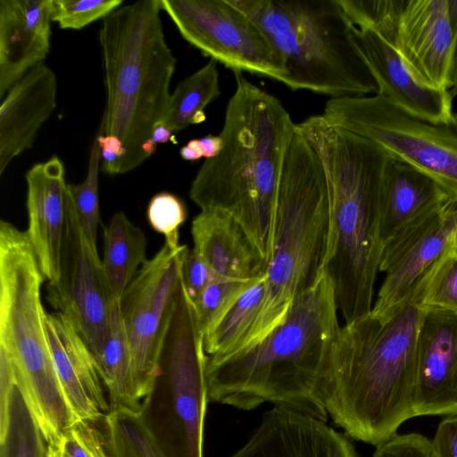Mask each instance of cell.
Wrapping results in <instances>:
<instances>
[{"label":"cell","mask_w":457,"mask_h":457,"mask_svg":"<svg viewBox=\"0 0 457 457\" xmlns=\"http://www.w3.org/2000/svg\"><path fill=\"white\" fill-rule=\"evenodd\" d=\"M337 312L325 270L262 340L220 361H206L208 400L245 411L270 403L327 421L322 385L341 328Z\"/></svg>","instance_id":"cell-1"},{"label":"cell","mask_w":457,"mask_h":457,"mask_svg":"<svg viewBox=\"0 0 457 457\" xmlns=\"http://www.w3.org/2000/svg\"><path fill=\"white\" fill-rule=\"evenodd\" d=\"M423 309L405 304L386 320L370 312L340 328L322 385L334 423L375 446L414 417L417 337Z\"/></svg>","instance_id":"cell-2"},{"label":"cell","mask_w":457,"mask_h":457,"mask_svg":"<svg viewBox=\"0 0 457 457\" xmlns=\"http://www.w3.org/2000/svg\"><path fill=\"white\" fill-rule=\"evenodd\" d=\"M220 136L221 152L206 159L189 196L201 211L225 212L238 221L268 262L279 182L296 124L278 98L234 72Z\"/></svg>","instance_id":"cell-3"},{"label":"cell","mask_w":457,"mask_h":457,"mask_svg":"<svg viewBox=\"0 0 457 457\" xmlns=\"http://www.w3.org/2000/svg\"><path fill=\"white\" fill-rule=\"evenodd\" d=\"M296 128L316 152L328 181L333 240L325 270L337 310L350 323L372 309L383 250V183L391 157L375 143L328 124L322 114Z\"/></svg>","instance_id":"cell-4"},{"label":"cell","mask_w":457,"mask_h":457,"mask_svg":"<svg viewBox=\"0 0 457 457\" xmlns=\"http://www.w3.org/2000/svg\"><path fill=\"white\" fill-rule=\"evenodd\" d=\"M161 12L160 0L123 5L103 20L99 31L106 104L98 134L123 145L116 175L135 170L157 150L153 132L167 111L177 62Z\"/></svg>","instance_id":"cell-5"},{"label":"cell","mask_w":457,"mask_h":457,"mask_svg":"<svg viewBox=\"0 0 457 457\" xmlns=\"http://www.w3.org/2000/svg\"><path fill=\"white\" fill-rule=\"evenodd\" d=\"M332 240L328 181L316 152L296 128L279 182L266 297L245 349L283 323L294 301L323 276Z\"/></svg>","instance_id":"cell-6"},{"label":"cell","mask_w":457,"mask_h":457,"mask_svg":"<svg viewBox=\"0 0 457 457\" xmlns=\"http://www.w3.org/2000/svg\"><path fill=\"white\" fill-rule=\"evenodd\" d=\"M45 277L26 234L0 222V359L4 360L47 441L58 446L75 421L54 365L41 301Z\"/></svg>","instance_id":"cell-7"},{"label":"cell","mask_w":457,"mask_h":457,"mask_svg":"<svg viewBox=\"0 0 457 457\" xmlns=\"http://www.w3.org/2000/svg\"><path fill=\"white\" fill-rule=\"evenodd\" d=\"M263 32L287 70L283 84L331 98L377 94L338 0H229Z\"/></svg>","instance_id":"cell-8"},{"label":"cell","mask_w":457,"mask_h":457,"mask_svg":"<svg viewBox=\"0 0 457 457\" xmlns=\"http://www.w3.org/2000/svg\"><path fill=\"white\" fill-rule=\"evenodd\" d=\"M207 354L194 302L181 278L158 359V371L140 416L166 457H204L208 403Z\"/></svg>","instance_id":"cell-9"},{"label":"cell","mask_w":457,"mask_h":457,"mask_svg":"<svg viewBox=\"0 0 457 457\" xmlns=\"http://www.w3.org/2000/svg\"><path fill=\"white\" fill-rule=\"evenodd\" d=\"M322 116L438 183L457 202V132L416 119L378 94L330 98Z\"/></svg>","instance_id":"cell-10"},{"label":"cell","mask_w":457,"mask_h":457,"mask_svg":"<svg viewBox=\"0 0 457 457\" xmlns=\"http://www.w3.org/2000/svg\"><path fill=\"white\" fill-rule=\"evenodd\" d=\"M181 37L231 69L284 83V62L259 27L229 0H160Z\"/></svg>","instance_id":"cell-11"},{"label":"cell","mask_w":457,"mask_h":457,"mask_svg":"<svg viewBox=\"0 0 457 457\" xmlns=\"http://www.w3.org/2000/svg\"><path fill=\"white\" fill-rule=\"evenodd\" d=\"M187 246L164 242L122 294L120 313L141 402L158 371V359L175 308Z\"/></svg>","instance_id":"cell-12"},{"label":"cell","mask_w":457,"mask_h":457,"mask_svg":"<svg viewBox=\"0 0 457 457\" xmlns=\"http://www.w3.org/2000/svg\"><path fill=\"white\" fill-rule=\"evenodd\" d=\"M60 270L58 282L47 285L46 300L71 323L96 362L105 343L114 299L97 249L86 237L68 194Z\"/></svg>","instance_id":"cell-13"},{"label":"cell","mask_w":457,"mask_h":457,"mask_svg":"<svg viewBox=\"0 0 457 457\" xmlns=\"http://www.w3.org/2000/svg\"><path fill=\"white\" fill-rule=\"evenodd\" d=\"M456 232L457 202L450 199L386 242L379 263V271L386 277L370 313L386 320L402 309L415 285L453 242Z\"/></svg>","instance_id":"cell-14"},{"label":"cell","mask_w":457,"mask_h":457,"mask_svg":"<svg viewBox=\"0 0 457 457\" xmlns=\"http://www.w3.org/2000/svg\"><path fill=\"white\" fill-rule=\"evenodd\" d=\"M391 44L420 83L451 87L454 34L447 0H402Z\"/></svg>","instance_id":"cell-15"},{"label":"cell","mask_w":457,"mask_h":457,"mask_svg":"<svg viewBox=\"0 0 457 457\" xmlns=\"http://www.w3.org/2000/svg\"><path fill=\"white\" fill-rule=\"evenodd\" d=\"M356 47L378 86L377 94L405 113L433 125L453 123L451 91L420 83L395 48L370 27L353 28Z\"/></svg>","instance_id":"cell-16"},{"label":"cell","mask_w":457,"mask_h":457,"mask_svg":"<svg viewBox=\"0 0 457 457\" xmlns=\"http://www.w3.org/2000/svg\"><path fill=\"white\" fill-rule=\"evenodd\" d=\"M413 414H457L456 313L423 310L417 337Z\"/></svg>","instance_id":"cell-17"},{"label":"cell","mask_w":457,"mask_h":457,"mask_svg":"<svg viewBox=\"0 0 457 457\" xmlns=\"http://www.w3.org/2000/svg\"><path fill=\"white\" fill-rule=\"evenodd\" d=\"M230 457H359L344 434L326 421L274 406Z\"/></svg>","instance_id":"cell-18"},{"label":"cell","mask_w":457,"mask_h":457,"mask_svg":"<svg viewBox=\"0 0 457 457\" xmlns=\"http://www.w3.org/2000/svg\"><path fill=\"white\" fill-rule=\"evenodd\" d=\"M29 224L26 234L48 285L60 278L67 216L64 166L58 156L34 164L25 175Z\"/></svg>","instance_id":"cell-19"},{"label":"cell","mask_w":457,"mask_h":457,"mask_svg":"<svg viewBox=\"0 0 457 457\" xmlns=\"http://www.w3.org/2000/svg\"><path fill=\"white\" fill-rule=\"evenodd\" d=\"M46 325L55 371L75 420H104L110 404L90 350L62 313H46Z\"/></svg>","instance_id":"cell-20"},{"label":"cell","mask_w":457,"mask_h":457,"mask_svg":"<svg viewBox=\"0 0 457 457\" xmlns=\"http://www.w3.org/2000/svg\"><path fill=\"white\" fill-rule=\"evenodd\" d=\"M53 0L0 1V98L50 51Z\"/></svg>","instance_id":"cell-21"},{"label":"cell","mask_w":457,"mask_h":457,"mask_svg":"<svg viewBox=\"0 0 457 457\" xmlns=\"http://www.w3.org/2000/svg\"><path fill=\"white\" fill-rule=\"evenodd\" d=\"M56 105L57 79L44 63L8 90L0 105V176L14 158L32 147Z\"/></svg>","instance_id":"cell-22"},{"label":"cell","mask_w":457,"mask_h":457,"mask_svg":"<svg viewBox=\"0 0 457 457\" xmlns=\"http://www.w3.org/2000/svg\"><path fill=\"white\" fill-rule=\"evenodd\" d=\"M193 250L220 278L253 280L265 275L267 262L230 215L201 211L192 221Z\"/></svg>","instance_id":"cell-23"},{"label":"cell","mask_w":457,"mask_h":457,"mask_svg":"<svg viewBox=\"0 0 457 457\" xmlns=\"http://www.w3.org/2000/svg\"><path fill=\"white\" fill-rule=\"evenodd\" d=\"M450 199L453 198L430 177L390 158L382 192L380 238L383 245L407 225Z\"/></svg>","instance_id":"cell-24"},{"label":"cell","mask_w":457,"mask_h":457,"mask_svg":"<svg viewBox=\"0 0 457 457\" xmlns=\"http://www.w3.org/2000/svg\"><path fill=\"white\" fill-rule=\"evenodd\" d=\"M0 457H51V445L4 360H0Z\"/></svg>","instance_id":"cell-25"},{"label":"cell","mask_w":457,"mask_h":457,"mask_svg":"<svg viewBox=\"0 0 457 457\" xmlns=\"http://www.w3.org/2000/svg\"><path fill=\"white\" fill-rule=\"evenodd\" d=\"M120 300L112 303L107 337L96 365L108 391L110 410L127 409L140 413L142 402L137 391Z\"/></svg>","instance_id":"cell-26"},{"label":"cell","mask_w":457,"mask_h":457,"mask_svg":"<svg viewBox=\"0 0 457 457\" xmlns=\"http://www.w3.org/2000/svg\"><path fill=\"white\" fill-rule=\"evenodd\" d=\"M146 237L122 212H116L104 232L103 270L114 300L122 294L147 262Z\"/></svg>","instance_id":"cell-27"},{"label":"cell","mask_w":457,"mask_h":457,"mask_svg":"<svg viewBox=\"0 0 457 457\" xmlns=\"http://www.w3.org/2000/svg\"><path fill=\"white\" fill-rule=\"evenodd\" d=\"M266 297V275L252 283L204 335L207 361H220L245 349L257 323Z\"/></svg>","instance_id":"cell-28"},{"label":"cell","mask_w":457,"mask_h":457,"mask_svg":"<svg viewBox=\"0 0 457 457\" xmlns=\"http://www.w3.org/2000/svg\"><path fill=\"white\" fill-rule=\"evenodd\" d=\"M217 63L210 59L205 65L177 85L158 125L175 133L205 120V107L220 95Z\"/></svg>","instance_id":"cell-29"},{"label":"cell","mask_w":457,"mask_h":457,"mask_svg":"<svg viewBox=\"0 0 457 457\" xmlns=\"http://www.w3.org/2000/svg\"><path fill=\"white\" fill-rule=\"evenodd\" d=\"M407 303L457 314V249L453 240L415 285Z\"/></svg>","instance_id":"cell-30"},{"label":"cell","mask_w":457,"mask_h":457,"mask_svg":"<svg viewBox=\"0 0 457 457\" xmlns=\"http://www.w3.org/2000/svg\"><path fill=\"white\" fill-rule=\"evenodd\" d=\"M104 428L112 457H166L139 412L111 411L104 420Z\"/></svg>","instance_id":"cell-31"},{"label":"cell","mask_w":457,"mask_h":457,"mask_svg":"<svg viewBox=\"0 0 457 457\" xmlns=\"http://www.w3.org/2000/svg\"><path fill=\"white\" fill-rule=\"evenodd\" d=\"M101 150L95 139L89 154L87 173L82 183L67 185L70 197L82 229L90 244L96 247V233L100 221L98 199V174Z\"/></svg>","instance_id":"cell-32"},{"label":"cell","mask_w":457,"mask_h":457,"mask_svg":"<svg viewBox=\"0 0 457 457\" xmlns=\"http://www.w3.org/2000/svg\"><path fill=\"white\" fill-rule=\"evenodd\" d=\"M256 279H218L193 301L204 335L217 324L241 294Z\"/></svg>","instance_id":"cell-33"},{"label":"cell","mask_w":457,"mask_h":457,"mask_svg":"<svg viewBox=\"0 0 457 457\" xmlns=\"http://www.w3.org/2000/svg\"><path fill=\"white\" fill-rule=\"evenodd\" d=\"M99 421L76 420L63 434L57 448L62 457H112Z\"/></svg>","instance_id":"cell-34"},{"label":"cell","mask_w":457,"mask_h":457,"mask_svg":"<svg viewBox=\"0 0 457 457\" xmlns=\"http://www.w3.org/2000/svg\"><path fill=\"white\" fill-rule=\"evenodd\" d=\"M123 3L122 0H53L52 21L63 29L79 30L104 19Z\"/></svg>","instance_id":"cell-35"},{"label":"cell","mask_w":457,"mask_h":457,"mask_svg":"<svg viewBox=\"0 0 457 457\" xmlns=\"http://www.w3.org/2000/svg\"><path fill=\"white\" fill-rule=\"evenodd\" d=\"M150 226L163 235L165 242L179 245V230L187 219V209L176 195L162 192L155 195L149 202L146 210Z\"/></svg>","instance_id":"cell-36"},{"label":"cell","mask_w":457,"mask_h":457,"mask_svg":"<svg viewBox=\"0 0 457 457\" xmlns=\"http://www.w3.org/2000/svg\"><path fill=\"white\" fill-rule=\"evenodd\" d=\"M376 447L372 457H436L432 441L419 433L396 434Z\"/></svg>","instance_id":"cell-37"},{"label":"cell","mask_w":457,"mask_h":457,"mask_svg":"<svg viewBox=\"0 0 457 457\" xmlns=\"http://www.w3.org/2000/svg\"><path fill=\"white\" fill-rule=\"evenodd\" d=\"M182 278L192 301H195L210 284L223 278L218 276L193 249L188 248L183 258Z\"/></svg>","instance_id":"cell-38"},{"label":"cell","mask_w":457,"mask_h":457,"mask_svg":"<svg viewBox=\"0 0 457 457\" xmlns=\"http://www.w3.org/2000/svg\"><path fill=\"white\" fill-rule=\"evenodd\" d=\"M431 441L436 457H457V414L440 422Z\"/></svg>","instance_id":"cell-39"},{"label":"cell","mask_w":457,"mask_h":457,"mask_svg":"<svg viewBox=\"0 0 457 457\" xmlns=\"http://www.w3.org/2000/svg\"><path fill=\"white\" fill-rule=\"evenodd\" d=\"M199 141L203 157L205 158V160L216 157L223 147V140L220 135H207L200 138Z\"/></svg>","instance_id":"cell-40"},{"label":"cell","mask_w":457,"mask_h":457,"mask_svg":"<svg viewBox=\"0 0 457 457\" xmlns=\"http://www.w3.org/2000/svg\"><path fill=\"white\" fill-rule=\"evenodd\" d=\"M179 154L183 160L196 161L203 157V152L199 139H192L182 146Z\"/></svg>","instance_id":"cell-41"},{"label":"cell","mask_w":457,"mask_h":457,"mask_svg":"<svg viewBox=\"0 0 457 457\" xmlns=\"http://www.w3.org/2000/svg\"><path fill=\"white\" fill-rule=\"evenodd\" d=\"M173 133L164 126L157 125L153 132V140L157 144H164L171 140Z\"/></svg>","instance_id":"cell-42"},{"label":"cell","mask_w":457,"mask_h":457,"mask_svg":"<svg viewBox=\"0 0 457 457\" xmlns=\"http://www.w3.org/2000/svg\"><path fill=\"white\" fill-rule=\"evenodd\" d=\"M451 87L452 94L457 93V34L454 36V47L451 68Z\"/></svg>","instance_id":"cell-43"},{"label":"cell","mask_w":457,"mask_h":457,"mask_svg":"<svg viewBox=\"0 0 457 457\" xmlns=\"http://www.w3.org/2000/svg\"><path fill=\"white\" fill-rule=\"evenodd\" d=\"M448 16L454 36L457 34V0H447Z\"/></svg>","instance_id":"cell-44"},{"label":"cell","mask_w":457,"mask_h":457,"mask_svg":"<svg viewBox=\"0 0 457 457\" xmlns=\"http://www.w3.org/2000/svg\"><path fill=\"white\" fill-rule=\"evenodd\" d=\"M51 457H62L59 449L56 446L51 445Z\"/></svg>","instance_id":"cell-45"},{"label":"cell","mask_w":457,"mask_h":457,"mask_svg":"<svg viewBox=\"0 0 457 457\" xmlns=\"http://www.w3.org/2000/svg\"><path fill=\"white\" fill-rule=\"evenodd\" d=\"M453 245H454V246H455V247H456V249H457V232H456L455 237H454V238H453Z\"/></svg>","instance_id":"cell-46"}]
</instances>
